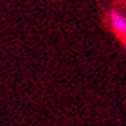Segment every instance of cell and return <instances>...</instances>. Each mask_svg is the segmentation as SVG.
Segmentation results:
<instances>
[{"label": "cell", "mask_w": 126, "mask_h": 126, "mask_svg": "<svg viewBox=\"0 0 126 126\" xmlns=\"http://www.w3.org/2000/svg\"><path fill=\"white\" fill-rule=\"evenodd\" d=\"M123 46H125V50H126V39H125V43H123Z\"/></svg>", "instance_id": "obj_2"}, {"label": "cell", "mask_w": 126, "mask_h": 126, "mask_svg": "<svg viewBox=\"0 0 126 126\" xmlns=\"http://www.w3.org/2000/svg\"><path fill=\"white\" fill-rule=\"evenodd\" d=\"M110 22L114 33L118 37L126 39V17L118 10H111L110 11Z\"/></svg>", "instance_id": "obj_1"}]
</instances>
